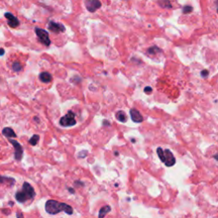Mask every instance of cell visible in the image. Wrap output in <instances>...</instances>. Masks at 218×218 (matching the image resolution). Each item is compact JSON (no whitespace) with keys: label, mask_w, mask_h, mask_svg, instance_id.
I'll use <instances>...</instances> for the list:
<instances>
[{"label":"cell","mask_w":218,"mask_h":218,"mask_svg":"<svg viewBox=\"0 0 218 218\" xmlns=\"http://www.w3.org/2000/svg\"><path fill=\"white\" fill-rule=\"evenodd\" d=\"M45 211L47 213L50 215H56L62 211H64L68 215H72L73 213V209L72 206L65 203H61L53 199H49L45 203Z\"/></svg>","instance_id":"1"},{"label":"cell","mask_w":218,"mask_h":218,"mask_svg":"<svg viewBox=\"0 0 218 218\" xmlns=\"http://www.w3.org/2000/svg\"><path fill=\"white\" fill-rule=\"evenodd\" d=\"M60 124L63 127H70L76 124L75 115L72 111H69L65 116L61 118Z\"/></svg>","instance_id":"2"},{"label":"cell","mask_w":218,"mask_h":218,"mask_svg":"<svg viewBox=\"0 0 218 218\" xmlns=\"http://www.w3.org/2000/svg\"><path fill=\"white\" fill-rule=\"evenodd\" d=\"M35 33H36L37 36L38 37L39 41L43 43L44 45L46 46H49L51 43L50 39H49V33L47 31H45L44 29H41V28H38V27H36L35 28Z\"/></svg>","instance_id":"3"},{"label":"cell","mask_w":218,"mask_h":218,"mask_svg":"<svg viewBox=\"0 0 218 218\" xmlns=\"http://www.w3.org/2000/svg\"><path fill=\"white\" fill-rule=\"evenodd\" d=\"M163 163L167 167L173 166L176 164V158L173 155V153L171 152L169 149H165L164 150V158H163Z\"/></svg>","instance_id":"4"},{"label":"cell","mask_w":218,"mask_h":218,"mask_svg":"<svg viewBox=\"0 0 218 218\" xmlns=\"http://www.w3.org/2000/svg\"><path fill=\"white\" fill-rule=\"evenodd\" d=\"M9 142L13 145L15 148V158L17 161H21L23 157V148L22 146L17 141L9 139Z\"/></svg>","instance_id":"5"},{"label":"cell","mask_w":218,"mask_h":218,"mask_svg":"<svg viewBox=\"0 0 218 218\" xmlns=\"http://www.w3.org/2000/svg\"><path fill=\"white\" fill-rule=\"evenodd\" d=\"M22 193L25 194V196L27 197V200L28 199H33L36 195V193L34 191V188L31 186V184H29L28 182H25L23 183V186H22Z\"/></svg>","instance_id":"6"},{"label":"cell","mask_w":218,"mask_h":218,"mask_svg":"<svg viewBox=\"0 0 218 218\" xmlns=\"http://www.w3.org/2000/svg\"><path fill=\"white\" fill-rule=\"evenodd\" d=\"M48 29L55 33H64L66 31V27H64L63 24L55 22V21H49L48 24Z\"/></svg>","instance_id":"7"},{"label":"cell","mask_w":218,"mask_h":218,"mask_svg":"<svg viewBox=\"0 0 218 218\" xmlns=\"http://www.w3.org/2000/svg\"><path fill=\"white\" fill-rule=\"evenodd\" d=\"M102 3L99 0H86L85 1V7L90 12H95L98 9H100Z\"/></svg>","instance_id":"8"},{"label":"cell","mask_w":218,"mask_h":218,"mask_svg":"<svg viewBox=\"0 0 218 218\" xmlns=\"http://www.w3.org/2000/svg\"><path fill=\"white\" fill-rule=\"evenodd\" d=\"M4 16L6 17V19L8 20V25L12 27V28H15V27H17L19 25H20V21L19 20L11 13L9 12H7L4 14Z\"/></svg>","instance_id":"9"},{"label":"cell","mask_w":218,"mask_h":218,"mask_svg":"<svg viewBox=\"0 0 218 218\" xmlns=\"http://www.w3.org/2000/svg\"><path fill=\"white\" fill-rule=\"evenodd\" d=\"M130 117H131V119H132L133 122L142 123L143 121V117L142 116L140 112L137 111L136 109H131L130 111Z\"/></svg>","instance_id":"10"},{"label":"cell","mask_w":218,"mask_h":218,"mask_svg":"<svg viewBox=\"0 0 218 218\" xmlns=\"http://www.w3.org/2000/svg\"><path fill=\"white\" fill-rule=\"evenodd\" d=\"M2 133H3V136H5L6 137H8V138H9V139L16 137L15 132L14 130H13L12 128H10V127H5V128H3Z\"/></svg>","instance_id":"11"},{"label":"cell","mask_w":218,"mask_h":218,"mask_svg":"<svg viewBox=\"0 0 218 218\" xmlns=\"http://www.w3.org/2000/svg\"><path fill=\"white\" fill-rule=\"evenodd\" d=\"M39 79L43 83H49L52 80V75L48 72H43L39 74Z\"/></svg>","instance_id":"12"},{"label":"cell","mask_w":218,"mask_h":218,"mask_svg":"<svg viewBox=\"0 0 218 218\" xmlns=\"http://www.w3.org/2000/svg\"><path fill=\"white\" fill-rule=\"evenodd\" d=\"M115 117L121 123H125L127 121V115L125 114V112L124 111H118L116 112Z\"/></svg>","instance_id":"13"},{"label":"cell","mask_w":218,"mask_h":218,"mask_svg":"<svg viewBox=\"0 0 218 218\" xmlns=\"http://www.w3.org/2000/svg\"><path fill=\"white\" fill-rule=\"evenodd\" d=\"M110 211H111V207L109 205H105V206L102 207L99 211V217L98 218H104Z\"/></svg>","instance_id":"14"},{"label":"cell","mask_w":218,"mask_h":218,"mask_svg":"<svg viewBox=\"0 0 218 218\" xmlns=\"http://www.w3.org/2000/svg\"><path fill=\"white\" fill-rule=\"evenodd\" d=\"M15 199H16L18 202H20V203H25V202L27 200V197H26V196H25V194L22 193V191H19V192H17V193H15Z\"/></svg>","instance_id":"15"},{"label":"cell","mask_w":218,"mask_h":218,"mask_svg":"<svg viewBox=\"0 0 218 218\" xmlns=\"http://www.w3.org/2000/svg\"><path fill=\"white\" fill-rule=\"evenodd\" d=\"M4 182H8L9 185H13L15 182V180L12 177H6L0 176V183H4Z\"/></svg>","instance_id":"16"},{"label":"cell","mask_w":218,"mask_h":218,"mask_svg":"<svg viewBox=\"0 0 218 218\" xmlns=\"http://www.w3.org/2000/svg\"><path fill=\"white\" fill-rule=\"evenodd\" d=\"M160 51H161V49L157 46H152V47L149 48L148 50H147L148 54H150V55H155V54H157L158 52H160Z\"/></svg>","instance_id":"17"},{"label":"cell","mask_w":218,"mask_h":218,"mask_svg":"<svg viewBox=\"0 0 218 218\" xmlns=\"http://www.w3.org/2000/svg\"><path fill=\"white\" fill-rule=\"evenodd\" d=\"M39 141V136L38 135H33L31 139L29 140V143L32 146H36L37 143Z\"/></svg>","instance_id":"18"},{"label":"cell","mask_w":218,"mask_h":218,"mask_svg":"<svg viewBox=\"0 0 218 218\" xmlns=\"http://www.w3.org/2000/svg\"><path fill=\"white\" fill-rule=\"evenodd\" d=\"M12 68H13V70H14L15 72L18 73V72H20V71L22 69V67H21V65L19 62H14V63H13V65H12Z\"/></svg>","instance_id":"19"},{"label":"cell","mask_w":218,"mask_h":218,"mask_svg":"<svg viewBox=\"0 0 218 218\" xmlns=\"http://www.w3.org/2000/svg\"><path fill=\"white\" fill-rule=\"evenodd\" d=\"M192 11H193V7H192V6H189V5H186V6H184L183 9H182V12H183L184 14H188V13H190V12H192Z\"/></svg>","instance_id":"20"},{"label":"cell","mask_w":218,"mask_h":218,"mask_svg":"<svg viewBox=\"0 0 218 218\" xmlns=\"http://www.w3.org/2000/svg\"><path fill=\"white\" fill-rule=\"evenodd\" d=\"M87 154H88V152L85 151V150H84V151H81V152L78 153V157L84 158H85V157L87 156Z\"/></svg>","instance_id":"21"},{"label":"cell","mask_w":218,"mask_h":218,"mask_svg":"<svg viewBox=\"0 0 218 218\" xmlns=\"http://www.w3.org/2000/svg\"><path fill=\"white\" fill-rule=\"evenodd\" d=\"M209 76V71L208 70H202L201 71V77L204 78H208Z\"/></svg>","instance_id":"22"},{"label":"cell","mask_w":218,"mask_h":218,"mask_svg":"<svg viewBox=\"0 0 218 218\" xmlns=\"http://www.w3.org/2000/svg\"><path fill=\"white\" fill-rule=\"evenodd\" d=\"M152 89L151 87H149V86H146V87H145V89H144V91H145L146 94H150L152 92Z\"/></svg>","instance_id":"23"},{"label":"cell","mask_w":218,"mask_h":218,"mask_svg":"<svg viewBox=\"0 0 218 218\" xmlns=\"http://www.w3.org/2000/svg\"><path fill=\"white\" fill-rule=\"evenodd\" d=\"M74 184H75V186H77V187H81V186H84V183L82 182H80V181H76V182H74Z\"/></svg>","instance_id":"24"},{"label":"cell","mask_w":218,"mask_h":218,"mask_svg":"<svg viewBox=\"0 0 218 218\" xmlns=\"http://www.w3.org/2000/svg\"><path fill=\"white\" fill-rule=\"evenodd\" d=\"M16 217L17 218H24V216H23V213L22 212H17L16 213Z\"/></svg>","instance_id":"25"},{"label":"cell","mask_w":218,"mask_h":218,"mask_svg":"<svg viewBox=\"0 0 218 218\" xmlns=\"http://www.w3.org/2000/svg\"><path fill=\"white\" fill-rule=\"evenodd\" d=\"M5 54V50L3 48H0V56H3Z\"/></svg>","instance_id":"26"},{"label":"cell","mask_w":218,"mask_h":218,"mask_svg":"<svg viewBox=\"0 0 218 218\" xmlns=\"http://www.w3.org/2000/svg\"><path fill=\"white\" fill-rule=\"evenodd\" d=\"M103 125H104V126H109V125H110V123H109L108 121H107V120H104V121H103Z\"/></svg>","instance_id":"27"},{"label":"cell","mask_w":218,"mask_h":218,"mask_svg":"<svg viewBox=\"0 0 218 218\" xmlns=\"http://www.w3.org/2000/svg\"><path fill=\"white\" fill-rule=\"evenodd\" d=\"M68 190H69V192H70L71 193H75L74 189H73V188H72V187H68Z\"/></svg>","instance_id":"28"},{"label":"cell","mask_w":218,"mask_h":218,"mask_svg":"<svg viewBox=\"0 0 218 218\" xmlns=\"http://www.w3.org/2000/svg\"><path fill=\"white\" fill-rule=\"evenodd\" d=\"M7 211H9V210H7V209H4V210H3V213H5L6 215H9V212H7Z\"/></svg>","instance_id":"29"},{"label":"cell","mask_w":218,"mask_h":218,"mask_svg":"<svg viewBox=\"0 0 218 218\" xmlns=\"http://www.w3.org/2000/svg\"><path fill=\"white\" fill-rule=\"evenodd\" d=\"M33 119H34V120H35L36 122H37V123H39V118H38L37 117H34V118H33Z\"/></svg>","instance_id":"30"},{"label":"cell","mask_w":218,"mask_h":218,"mask_svg":"<svg viewBox=\"0 0 218 218\" xmlns=\"http://www.w3.org/2000/svg\"><path fill=\"white\" fill-rule=\"evenodd\" d=\"M9 205H11V206H13V205H14V203H13L12 201H9Z\"/></svg>","instance_id":"31"},{"label":"cell","mask_w":218,"mask_h":218,"mask_svg":"<svg viewBox=\"0 0 218 218\" xmlns=\"http://www.w3.org/2000/svg\"><path fill=\"white\" fill-rule=\"evenodd\" d=\"M214 158H215V159H217V154H216V155L214 156Z\"/></svg>","instance_id":"32"},{"label":"cell","mask_w":218,"mask_h":218,"mask_svg":"<svg viewBox=\"0 0 218 218\" xmlns=\"http://www.w3.org/2000/svg\"><path fill=\"white\" fill-rule=\"evenodd\" d=\"M114 154H115L116 156H118V152H114Z\"/></svg>","instance_id":"33"}]
</instances>
